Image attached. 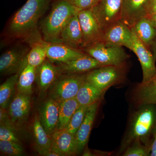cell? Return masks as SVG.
Masks as SVG:
<instances>
[{"mask_svg": "<svg viewBox=\"0 0 156 156\" xmlns=\"http://www.w3.org/2000/svg\"><path fill=\"white\" fill-rule=\"evenodd\" d=\"M138 106L130 118L127 132L120 147V152L136 141L151 147L156 133V105Z\"/></svg>", "mask_w": 156, "mask_h": 156, "instance_id": "6da1fadb", "label": "cell"}, {"mask_svg": "<svg viewBox=\"0 0 156 156\" xmlns=\"http://www.w3.org/2000/svg\"><path fill=\"white\" fill-rule=\"evenodd\" d=\"M53 0H27L11 18L9 34L15 38L30 39L37 36L39 20L46 13Z\"/></svg>", "mask_w": 156, "mask_h": 156, "instance_id": "7a4b0ae2", "label": "cell"}, {"mask_svg": "<svg viewBox=\"0 0 156 156\" xmlns=\"http://www.w3.org/2000/svg\"><path fill=\"white\" fill-rule=\"evenodd\" d=\"M49 14L41 25L43 39L48 43H56L62 31L79 10L66 0H56Z\"/></svg>", "mask_w": 156, "mask_h": 156, "instance_id": "3957f363", "label": "cell"}, {"mask_svg": "<svg viewBox=\"0 0 156 156\" xmlns=\"http://www.w3.org/2000/svg\"><path fill=\"white\" fill-rule=\"evenodd\" d=\"M126 74V64L105 66L87 73L86 80L98 89L105 92L111 86L122 82Z\"/></svg>", "mask_w": 156, "mask_h": 156, "instance_id": "277c9868", "label": "cell"}, {"mask_svg": "<svg viewBox=\"0 0 156 156\" xmlns=\"http://www.w3.org/2000/svg\"><path fill=\"white\" fill-rule=\"evenodd\" d=\"M83 51L104 66L123 65L130 57L122 47L107 46L101 42L84 48Z\"/></svg>", "mask_w": 156, "mask_h": 156, "instance_id": "5b68a950", "label": "cell"}, {"mask_svg": "<svg viewBox=\"0 0 156 156\" xmlns=\"http://www.w3.org/2000/svg\"><path fill=\"white\" fill-rule=\"evenodd\" d=\"M123 0H98L92 10L103 31L122 20Z\"/></svg>", "mask_w": 156, "mask_h": 156, "instance_id": "8992f818", "label": "cell"}, {"mask_svg": "<svg viewBox=\"0 0 156 156\" xmlns=\"http://www.w3.org/2000/svg\"><path fill=\"white\" fill-rule=\"evenodd\" d=\"M29 49L24 46H16L7 50L0 57V73L2 75L19 74L27 64Z\"/></svg>", "mask_w": 156, "mask_h": 156, "instance_id": "52a82bcc", "label": "cell"}, {"mask_svg": "<svg viewBox=\"0 0 156 156\" xmlns=\"http://www.w3.org/2000/svg\"><path fill=\"white\" fill-rule=\"evenodd\" d=\"M86 74H68L58 79L50 91L51 98L60 102L76 98L86 80Z\"/></svg>", "mask_w": 156, "mask_h": 156, "instance_id": "ba28073f", "label": "cell"}, {"mask_svg": "<svg viewBox=\"0 0 156 156\" xmlns=\"http://www.w3.org/2000/svg\"><path fill=\"white\" fill-rule=\"evenodd\" d=\"M101 42L107 46L125 47L131 50L133 44V31L120 20L104 31Z\"/></svg>", "mask_w": 156, "mask_h": 156, "instance_id": "9c48e42d", "label": "cell"}, {"mask_svg": "<svg viewBox=\"0 0 156 156\" xmlns=\"http://www.w3.org/2000/svg\"><path fill=\"white\" fill-rule=\"evenodd\" d=\"M78 16L83 32V49L101 42L103 31L92 9L80 11Z\"/></svg>", "mask_w": 156, "mask_h": 156, "instance_id": "30bf717a", "label": "cell"}, {"mask_svg": "<svg viewBox=\"0 0 156 156\" xmlns=\"http://www.w3.org/2000/svg\"><path fill=\"white\" fill-rule=\"evenodd\" d=\"M133 44L131 51L137 56L142 70V83H145L156 74L155 62L150 49L147 48L138 38L133 27Z\"/></svg>", "mask_w": 156, "mask_h": 156, "instance_id": "8fae6325", "label": "cell"}, {"mask_svg": "<svg viewBox=\"0 0 156 156\" xmlns=\"http://www.w3.org/2000/svg\"><path fill=\"white\" fill-rule=\"evenodd\" d=\"M78 14L69 20L62 31L56 43L83 50V38Z\"/></svg>", "mask_w": 156, "mask_h": 156, "instance_id": "7c38bea8", "label": "cell"}, {"mask_svg": "<svg viewBox=\"0 0 156 156\" xmlns=\"http://www.w3.org/2000/svg\"><path fill=\"white\" fill-rule=\"evenodd\" d=\"M51 136V148L62 156L74 155L79 153L76 134L64 129L56 130Z\"/></svg>", "mask_w": 156, "mask_h": 156, "instance_id": "4fadbf2b", "label": "cell"}, {"mask_svg": "<svg viewBox=\"0 0 156 156\" xmlns=\"http://www.w3.org/2000/svg\"><path fill=\"white\" fill-rule=\"evenodd\" d=\"M149 0H123L122 21L130 28L147 15Z\"/></svg>", "mask_w": 156, "mask_h": 156, "instance_id": "5bb4252c", "label": "cell"}, {"mask_svg": "<svg viewBox=\"0 0 156 156\" xmlns=\"http://www.w3.org/2000/svg\"><path fill=\"white\" fill-rule=\"evenodd\" d=\"M103 66L96 59L86 53L83 56L75 59L65 63H60L58 68L59 73L68 74H80L86 73Z\"/></svg>", "mask_w": 156, "mask_h": 156, "instance_id": "9a60e30c", "label": "cell"}, {"mask_svg": "<svg viewBox=\"0 0 156 156\" xmlns=\"http://www.w3.org/2000/svg\"><path fill=\"white\" fill-rule=\"evenodd\" d=\"M30 108V95L18 92L7 108L10 119L14 126L25 121Z\"/></svg>", "mask_w": 156, "mask_h": 156, "instance_id": "2e32d148", "label": "cell"}, {"mask_svg": "<svg viewBox=\"0 0 156 156\" xmlns=\"http://www.w3.org/2000/svg\"><path fill=\"white\" fill-rule=\"evenodd\" d=\"M86 54L83 50H78L64 44L49 43L47 58L51 62L65 63L83 56Z\"/></svg>", "mask_w": 156, "mask_h": 156, "instance_id": "e0dca14e", "label": "cell"}, {"mask_svg": "<svg viewBox=\"0 0 156 156\" xmlns=\"http://www.w3.org/2000/svg\"><path fill=\"white\" fill-rule=\"evenodd\" d=\"M100 101L89 105L85 119L76 134L79 153L85 148L89 140Z\"/></svg>", "mask_w": 156, "mask_h": 156, "instance_id": "ac0fdd59", "label": "cell"}, {"mask_svg": "<svg viewBox=\"0 0 156 156\" xmlns=\"http://www.w3.org/2000/svg\"><path fill=\"white\" fill-rule=\"evenodd\" d=\"M58 101L50 98L42 107L40 119L42 125L50 136L57 130L59 117Z\"/></svg>", "mask_w": 156, "mask_h": 156, "instance_id": "d6986e66", "label": "cell"}, {"mask_svg": "<svg viewBox=\"0 0 156 156\" xmlns=\"http://www.w3.org/2000/svg\"><path fill=\"white\" fill-rule=\"evenodd\" d=\"M133 99L137 105H156V74L148 81L136 86L133 92Z\"/></svg>", "mask_w": 156, "mask_h": 156, "instance_id": "ffe728a7", "label": "cell"}, {"mask_svg": "<svg viewBox=\"0 0 156 156\" xmlns=\"http://www.w3.org/2000/svg\"><path fill=\"white\" fill-rule=\"evenodd\" d=\"M59 73L56 67L49 60H45L36 68V78L40 89L45 91L54 83Z\"/></svg>", "mask_w": 156, "mask_h": 156, "instance_id": "44dd1931", "label": "cell"}, {"mask_svg": "<svg viewBox=\"0 0 156 156\" xmlns=\"http://www.w3.org/2000/svg\"><path fill=\"white\" fill-rule=\"evenodd\" d=\"M30 41L31 46L27 55V63L37 68L47 58V51L50 43L41 39L40 36L37 37L35 40L32 39Z\"/></svg>", "mask_w": 156, "mask_h": 156, "instance_id": "7402d4cb", "label": "cell"}, {"mask_svg": "<svg viewBox=\"0 0 156 156\" xmlns=\"http://www.w3.org/2000/svg\"><path fill=\"white\" fill-rule=\"evenodd\" d=\"M132 27L139 40L151 50L156 39V27L147 17L140 20Z\"/></svg>", "mask_w": 156, "mask_h": 156, "instance_id": "603a6c76", "label": "cell"}, {"mask_svg": "<svg viewBox=\"0 0 156 156\" xmlns=\"http://www.w3.org/2000/svg\"><path fill=\"white\" fill-rule=\"evenodd\" d=\"M105 92L86 80L79 89L76 98L80 105L89 106L100 101Z\"/></svg>", "mask_w": 156, "mask_h": 156, "instance_id": "cb8c5ba5", "label": "cell"}, {"mask_svg": "<svg viewBox=\"0 0 156 156\" xmlns=\"http://www.w3.org/2000/svg\"><path fill=\"white\" fill-rule=\"evenodd\" d=\"M34 138L37 151L40 155L50 149L52 144L51 136L43 127L38 116H36L33 125Z\"/></svg>", "mask_w": 156, "mask_h": 156, "instance_id": "d4e9b609", "label": "cell"}, {"mask_svg": "<svg viewBox=\"0 0 156 156\" xmlns=\"http://www.w3.org/2000/svg\"><path fill=\"white\" fill-rule=\"evenodd\" d=\"M57 130L65 129L72 117L80 106L76 98L60 101Z\"/></svg>", "mask_w": 156, "mask_h": 156, "instance_id": "484cf974", "label": "cell"}, {"mask_svg": "<svg viewBox=\"0 0 156 156\" xmlns=\"http://www.w3.org/2000/svg\"><path fill=\"white\" fill-rule=\"evenodd\" d=\"M19 74L10 76L0 86V107L7 109L13 100Z\"/></svg>", "mask_w": 156, "mask_h": 156, "instance_id": "4316f807", "label": "cell"}, {"mask_svg": "<svg viewBox=\"0 0 156 156\" xmlns=\"http://www.w3.org/2000/svg\"><path fill=\"white\" fill-rule=\"evenodd\" d=\"M36 68L27 64L20 74L17 88L18 92L30 95L36 78Z\"/></svg>", "mask_w": 156, "mask_h": 156, "instance_id": "83f0119b", "label": "cell"}, {"mask_svg": "<svg viewBox=\"0 0 156 156\" xmlns=\"http://www.w3.org/2000/svg\"><path fill=\"white\" fill-rule=\"evenodd\" d=\"M89 106L80 105L73 115L68 125L65 128L67 131L76 134L86 116Z\"/></svg>", "mask_w": 156, "mask_h": 156, "instance_id": "f1b7e54d", "label": "cell"}, {"mask_svg": "<svg viewBox=\"0 0 156 156\" xmlns=\"http://www.w3.org/2000/svg\"><path fill=\"white\" fill-rule=\"evenodd\" d=\"M1 154L9 156L23 155L24 150L20 143L0 140Z\"/></svg>", "mask_w": 156, "mask_h": 156, "instance_id": "f546056e", "label": "cell"}, {"mask_svg": "<svg viewBox=\"0 0 156 156\" xmlns=\"http://www.w3.org/2000/svg\"><path fill=\"white\" fill-rule=\"evenodd\" d=\"M151 147L143 144L140 141H136L126 149L124 156H147L150 155Z\"/></svg>", "mask_w": 156, "mask_h": 156, "instance_id": "4dcf8cb0", "label": "cell"}, {"mask_svg": "<svg viewBox=\"0 0 156 156\" xmlns=\"http://www.w3.org/2000/svg\"><path fill=\"white\" fill-rule=\"evenodd\" d=\"M0 140L20 143L14 125H0Z\"/></svg>", "mask_w": 156, "mask_h": 156, "instance_id": "1f68e13d", "label": "cell"}, {"mask_svg": "<svg viewBox=\"0 0 156 156\" xmlns=\"http://www.w3.org/2000/svg\"><path fill=\"white\" fill-rule=\"evenodd\" d=\"M70 5L79 10H89L97 4L98 0H66Z\"/></svg>", "mask_w": 156, "mask_h": 156, "instance_id": "d6a6232c", "label": "cell"}, {"mask_svg": "<svg viewBox=\"0 0 156 156\" xmlns=\"http://www.w3.org/2000/svg\"><path fill=\"white\" fill-rule=\"evenodd\" d=\"M0 125H14L11 122L7 109L1 108L0 109Z\"/></svg>", "mask_w": 156, "mask_h": 156, "instance_id": "836d02e7", "label": "cell"}, {"mask_svg": "<svg viewBox=\"0 0 156 156\" xmlns=\"http://www.w3.org/2000/svg\"><path fill=\"white\" fill-rule=\"evenodd\" d=\"M147 15L156 13V0H149L147 8Z\"/></svg>", "mask_w": 156, "mask_h": 156, "instance_id": "e575fe53", "label": "cell"}, {"mask_svg": "<svg viewBox=\"0 0 156 156\" xmlns=\"http://www.w3.org/2000/svg\"><path fill=\"white\" fill-rule=\"evenodd\" d=\"M42 156H62L59 153L57 152L56 151L50 148L48 150L41 155Z\"/></svg>", "mask_w": 156, "mask_h": 156, "instance_id": "d590c367", "label": "cell"}, {"mask_svg": "<svg viewBox=\"0 0 156 156\" xmlns=\"http://www.w3.org/2000/svg\"><path fill=\"white\" fill-rule=\"evenodd\" d=\"M150 156H156V133L151 144V152Z\"/></svg>", "mask_w": 156, "mask_h": 156, "instance_id": "8d00e7d4", "label": "cell"}, {"mask_svg": "<svg viewBox=\"0 0 156 156\" xmlns=\"http://www.w3.org/2000/svg\"><path fill=\"white\" fill-rule=\"evenodd\" d=\"M146 17L148 18L152 24L156 27V13L148 14Z\"/></svg>", "mask_w": 156, "mask_h": 156, "instance_id": "74e56055", "label": "cell"}, {"mask_svg": "<svg viewBox=\"0 0 156 156\" xmlns=\"http://www.w3.org/2000/svg\"><path fill=\"white\" fill-rule=\"evenodd\" d=\"M151 50L153 55L154 60L156 62V39L151 48Z\"/></svg>", "mask_w": 156, "mask_h": 156, "instance_id": "f35d334b", "label": "cell"}]
</instances>
